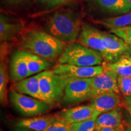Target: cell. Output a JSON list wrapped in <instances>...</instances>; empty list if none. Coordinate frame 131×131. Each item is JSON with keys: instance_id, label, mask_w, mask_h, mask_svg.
I'll return each instance as SVG.
<instances>
[{"instance_id": "cell-1", "label": "cell", "mask_w": 131, "mask_h": 131, "mask_svg": "<svg viewBox=\"0 0 131 131\" xmlns=\"http://www.w3.org/2000/svg\"><path fill=\"white\" fill-rule=\"evenodd\" d=\"M67 46L49 33L32 29L25 31L21 37L22 50L30 52L47 60L60 57Z\"/></svg>"}, {"instance_id": "cell-2", "label": "cell", "mask_w": 131, "mask_h": 131, "mask_svg": "<svg viewBox=\"0 0 131 131\" xmlns=\"http://www.w3.org/2000/svg\"><path fill=\"white\" fill-rule=\"evenodd\" d=\"M81 23L79 15L73 11H58L47 19L45 28L47 33L58 40L73 42L81 32Z\"/></svg>"}, {"instance_id": "cell-3", "label": "cell", "mask_w": 131, "mask_h": 131, "mask_svg": "<svg viewBox=\"0 0 131 131\" xmlns=\"http://www.w3.org/2000/svg\"><path fill=\"white\" fill-rule=\"evenodd\" d=\"M103 59L99 52L80 43L71 42L67 45L58 61L77 66H94L102 64Z\"/></svg>"}, {"instance_id": "cell-4", "label": "cell", "mask_w": 131, "mask_h": 131, "mask_svg": "<svg viewBox=\"0 0 131 131\" xmlns=\"http://www.w3.org/2000/svg\"><path fill=\"white\" fill-rule=\"evenodd\" d=\"M68 81L69 78L56 74L52 70L41 73L40 85L42 101L51 107L60 104L63 101Z\"/></svg>"}, {"instance_id": "cell-5", "label": "cell", "mask_w": 131, "mask_h": 131, "mask_svg": "<svg viewBox=\"0 0 131 131\" xmlns=\"http://www.w3.org/2000/svg\"><path fill=\"white\" fill-rule=\"evenodd\" d=\"M9 100L15 110L26 117H34L44 114L51 107L44 101L14 91L10 92Z\"/></svg>"}, {"instance_id": "cell-6", "label": "cell", "mask_w": 131, "mask_h": 131, "mask_svg": "<svg viewBox=\"0 0 131 131\" xmlns=\"http://www.w3.org/2000/svg\"><path fill=\"white\" fill-rule=\"evenodd\" d=\"M94 98V92L89 78H69L65 88L63 103L71 105Z\"/></svg>"}, {"instance_id": "cell-7", "label": "cell", "mask_w": 131, "mask_h": 131, "mask_svg": "<svg viewBox=\"0 0 131 131\" xmlns=\"http://www.w3.org/2000/svg\"><path fill=\"white\" fill-rule=\"evenodd\" d=\"M78 41L80 44L99 52L103 58L108 62L109 55L103 32L89 25L82 27Z\"/></svg>"}, {"instance_id": "cell-8", "label": "cell", "mask_w": 131, "mask_h": 131, "mask_svg": "<svg viewBox=\"0 0 131 131\" xmlns=\"http://www.w3.org/2000/svg\"><path fill=\"white\" fill-rule=\"evenodd\" d=\"M104 70V66L100 65L83 67L60 63L52 69L54 73L68 78H94L103 73Z\"/></svg>"}, {"instance_id": "cell-9", "label": "cell", "mask_w": 131, "mask_h": 131, "mask_svg": "<svg viewBox=\"0 0 131 131\" xmlns=\"http://www.w3.org/2000/svg\"><path fill=\"white\" fill-rule=\"evenodd\" d=\"M118 75L115 72L104 68V71L101 74L89 78L92 87L94 98L100 94L108 92L119 95L120 91L118 86Z\"/></svg>"}, {"instance_id": "cell-10", "label": "cell", "mask_w": 131, "mask_h": 131, "mask_svg": "<svg viewBox=\"0 0 131 131\" xmlns=\"http://www.w3.org/2000/svg\"><path fill=\"white\" fill-rule=\"evenodd\" d=\"M55 116L57 118L62 119L69 124L98 117L91 104L64 109Z\"/></svg>"}, {"instance_id": "cell-11", "label": "cell", "mask_w": 131, "mask_h": 131, "mask_svg": "<svg viewBox=\"0 0 131 131\" xmlns=\"http://www.w3.org/2000/svg\"><path fill=\"white\" fill-rule=\"evenodd\" d=\"M104 40L109 55L108 63H114L125 55H130L131 46L122 38L112 33L104 32Z\"/></svg>"}, {"instance_id": "cell-12", "label": "cell", "mask_w": 131, "mask_h": 131, "mask_svg": "<svg viewBox=\"0 0 131 131\" xmlns=\"http://www.w3.org/2000/svg\"><path fill=\"white\" fill-rule=\"evenodd\" d=\"M120 104L121 100L119 95L114 92L100 94L92 98L91 101V104L95 109L97 117L119 107Z\"/></svg>"}, {"instance_id": "cell-13", "label": "cell", "mask_w": 131, "mask_h": 131, "mask_svg": "<svg viewBox=\"0 0 131 131\" xmlns=\"http://www.w3.org/2000/svg\"><path fill=\"white\" fill-rule=\"evenodd\" d=\"M96 129L98 131L103 127H111L118 131H124L125 126L123 119L121 107H117L109 112L101 114L95 121Z\"/></svg>"}, {"instance_id": "cell-14", "label": "cell", "mask_w": 131, "mask_h": 131, "mask_svg": "<svg viewBox=\"0 0 131 131\" xmlns=\"http://www.w3.org/2000/svg\"><path fill=\"white\" fill-rule=\"evenodd\" d=\"M10 73L12 80L18 82L30 77L23 50H18L13 54L10 65Z\"/></svg>"}, {"instance_id": "cell-15", "label": "cell", "mask_w": 131, "mask_h": 131, "mask_svg": "<svg viewBox=\"0 0 131 131\" xmlns=\"http://www.w3.org/2000/svg\"><path fill=\"white\" fill-rule=\"evenodd\" d=\"M40 77L41 73L16 82L13 86L14 91L42 101L40 92Z\"/></svg>"}, {"instance_id": "cell-16", "label": "cell", "mask_w": 131, "mask_h": 131, "mask_svg": "<svg viewBox=\"0 0 131 131\" xmlns=\"http://www.w3.org/2000/svg\"><path fill=\"white\" fill-rule=\"evenodd\" d=\"M23 25L19 21L10 19L4 14L0 15V40L7 41L14 39L22 30Z\"/></svg>"}, {"instance_id": "cell-17", "label": "cell", "mask_w": 131, "mask_h": 131, "mask_svg": "<svg viewBox=\"0 0 131 131\" xmlns=\"http://www.w3.org/2000/svg\"><path fill=\"white\" fill-rule=\"evenodd\" d=\"M56 118V116L52 115L26 118L18 121L16 126L29 130L44 131Z\"/></svg>"}, {"instance_id": "cell-18", "label": "cell", "mask_w": 131, "mask_h": 131, "mask_svg": "<svg viewBox=\"0 0 131 131\" xmlns=\"http://www.w3.org/2000/svg\"><path fill=\"white\" fill-rule=\"evenodd\" d=\"M95 4L103 12L124 15L131 12V4L127 0H94Z\"/></svg>"}, {"instance_id": "cell-19", "label": "cell", "mask_w": 131, "mask_h": 131, "mask_svg": "<svg viewBox=\"0 0 131 131\" xmlns=\"http://www.w3.org/2000/svg\"><path fill=\"white\" fill-rule=\"evenodd\" d=\"M23 52L28 66L30 77L48 70L52 66L50 62L46 59L26 50H23Z\"/></svg>"}, {"instance_id": "cell-20", "label": "cell", "mask_w": 131, "mask_h": 131, "mask_svg": "<svg viewBox=\"0 0 131 131\" xmlns=\"http://www.w3.org/2000/svg\"><path fill=\"white\" fill-rule=\"evenodd\" d=\"M103 66L115 72L118 75L131 77V54L123 55L114 63L104 64Z\"/></svg>"}, {"instance_id": "cell-21", "label": "cell", "mask_w": 131, "mask_h": 131, "mask_svg": "<svg viewBox=\"0 0 131 131\" xmlns=\"http://www.w3.org/2000/svg\"><path fill=\"white\" fill-rule=\"evenodd\" d=\"M94 22L105 26L111 30L120 29L131 25V12L115 17L94 21Z\"/></svg>"}, {"instance_id": "cell-22", "label": "cell", "mask_w": 131, "mask_h": 131, "mask_svg": "<svg viewBox=\"0 0 131 131\" xmlns=\"http://www.w3.org/2000/svg\"><path fill=\"white\" fill-rule=\"evenodd\" d=\"M8 75L7 66L4 62L1 61L0 65V100L3 105L7 104Z\"/></svg>"}, {"instance_id": "cell-23", "label": "cell", "mask_w": 131, "mask_h": 131, "mask_svg": "<svg viewBox=\"0 0 131 131\" xmlns=\"http://www.w3.org/2000/svg\"><path fill=\"white\" fill-rule=\"evenodd\" d=\"M95 118L70 124V131H95Z\"/></svg>"}, {"instance_id": "cell-24", "label": "cell", "mask_w": 131, "mask_h": 131, "mask_svg": "<svg viewBox=\"0 0 131 131\" xmlns=\"http://www.w3.org/2000/svg\"><path fill=\"white\" fill-rule=\"evenodd\" d=\"M118 86L120 92L125 96H131V77H118Z\"/></svg>"}, {"instance_id": "cell-25", "label": "cell", "mask_w": 131, "mask_h": 131, "mask_svg": "<svg viewBox=\"0 0 131 131\" xmlns=\"http://www.w3.org/2000/svg\"><path fill=\"white\" fill-rule=\"evenodd\" d=\"M110 32L122 38L131 46V25L110 30Z\"/></svg>"}, {"instance_id": "cell-26", "label": "cell", "mask_w": 131, "mask_h": 131, "mask_svg": "<svg viewBox=\"0 0 131 131\" xmlns=\"http://www.w3.org/2000/svg\"><path fill=\"white\" fill-rule=\"evenodd\" d=\"M69 128V124L57 118L44 131H70Z\"/></svg>"}, {"instance_id": "cell-27", "label": "cell", "mask_w": 131, "mask_h": 131, "mask_svg": "<svg viewBox=\"0 0 131 131\" xmlns=\"http://www.w3.org/2000/svg\"><path fill=\"white\" fill-rule=\"evenodd\" d=\"M38 4L47 7H55L69 3L71 0H34Z\"/></svg>"}, {"instance_id": "cell-28", "label": "cell", "mask_w": 131, "mask_h": 131, "mask_svg": "<svg viewBox=\"0 0 131 131\" xmlns=\"http://www.w3.org/2000/svg\"><path fill=\"white\" fill-rule=\"evenodd\" d=\"M124 100H125L126 106L131 116V96H126Z\"/></svg>"}, {"instance_id": "cell-29", "label": "cell", "mask_w": 131, "mask_h": 131, "mask_svg": "<svg viewBox=\"0 0 131 131\" xmlns=\"http://www.w3.org/2000/svg\"><path fill=\"white\" fill-rule=\"evenodd\" d=\"M6 2L11 3V4H18L19 3H23L24 1H28V0H5Z\"/></svg>"}, {"instance_id": "cell-30", "label": "cell", "mask_w": 131, "mask_h": 131, "mask_svg": "<svg viewBox=\"0 0 131 131\" xmlns=\"http://www.w3.org/2000/svg\"><path fill=\"white\" fill-rule=\"evenodd\" d=\"M98 131H118V130H116V129L111 128V127H103L100 129Z\"/></svg>"}, {"instance_id": "cell-31", "label": "cell", "mask_w": 131, "mask_h": 131, "mask_svg": "<svg viewBox=\"0 0 131 131\" xmlns=\"http://www.w3.org/2000/svg\"><path fill=\"white\" fill-rule=\"evenodd\" d=\"M124 131H131V126H127L126 127Z\"/></svg>"}, {"instance_id": "cell-32", "label": "cell", "mask_w": 131, "mask_h": 131, "mask_svg": "<svg viewBox=\"0 0 131 131\" xmlns=\"http://www.w3.org/2000/svg\"><path fill=\"white\" fill-rule=\"evenodd\" d=\"M12 131H29V130H27V129H22L21 130H12Z\"/></svg>"}, {"instance_id": "cell-33", "label": "cell", "mask_w": 131, "mask_h": 131, "mask_svg": "<svg viewBox=\"0 0 131 131\" xmlns=\"http://www.w3.org/2000/svg\"><path fill=\"white\" fill-rule=\"evenodd\" d=\"M127 1H128V2H129V3H130V4H131V0H127Z\"/></svg>"}, {"instance_id": "cell-34", "label": "cell", "mask_w": 131, "mask_h": 131, "mask_svg": "<svg viewBox=\"0 0 131 131\" xmlns=\"http://www.w3.org/2000/svg\"><path fill=\"white\" fill-rule=\"evenodd\" d=\"M95 131H96V130H95Z\"/></svg>"}]
</instances>
